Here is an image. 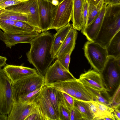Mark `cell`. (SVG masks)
<instances>
[{"mask_svg": "<svg viewBox=\"0 0 120 120\" xmlns=\"http://www.w3.org/2000/svg\"><path fill=\"white\" fill-rule=\"evenodd\" d=\"M53 36L47 31L39 33L30 41V49L26 53L30 63L43 76L55 59L52 52Z\"/></svg>", "mask_w": 120, "mask_h": 120, "instance_id": "cell-1", "label": "cell"}, {"mask_svg": "<svg viewBox=\"0 0 120 120\" xmlns=\"http://www.w3.org/2000/svg\"><path fill=\"white\" fill-rule=\"evenodd\" d=\"M120 30V11L113 7L106 8L99 33L93 41L106 48L111 39Z\"/></svg>", "mask_w": 120, "mask_h": 120, "instance_id": "cell-2", "label": "cell"}, {"mask_svg": "<svg viewBox=\"0 0 120 120\" xmlns=\"http://www.w3.org/2000/svg\"><path fill=\"white\" fill-rule=\"evenodd\" d=\"M85 56L94 70L101 73L107 61L108 56L106 48L94 41L85 44Z\"/></svg>", "mask_w": 120, "mask_h": 120, "instance_id": "cell-3", "label": "cell"}, {"mask_svg": "<svg viewBox=\"0 0 120 120\" xmlns=\"http://www.w3.org/2000/svg\"><path fill=\"white\" fill-rule=\"evenodd\" d=\"M45 85L44 76L38 72L19 80L12 85L13 101Z\"/></svg>", "mask_w": 120, "mask_h": 120, "instance_id": "cell-4", "label": "cell"}, {"mask_svg": "<svg viewBox=\"0 0 120 120\" xmlns=\"http://www.w3.org/2000/svg\"><path fill=\"white\" fill-rule=\"evenodd\" d=\"M120 57L108 56L101 73L109 92L117 88L120 84Z\"/></svg>", "mask_w": 120, "mask_h": 120, "instance_id": "cell-5", "label": "cell"}, {"mask_svg": "<svg viewBox=\"0 0 120 120\" xmlns=\"http://www.w3.org/2000/svg\"><path fill=\"white\" fill-rule=\"evenodd\" d=\"M13 101L12 85L3 69L0 68V113L8 115Z\"/></svg>", "mask_w": 120, "mask_h": 120, "instance_id": "cell-6", "label": "cell"}, {"mask_svg": "<svg viewBox=\"0 0 120 120\" xmlns=\"http://www.w3.org/2000/svg\"><path fill=\"white\" fill-rule=\"evenodd\" d=\"M6 10H13L26 15L28 23L35 27L39 33V19L38 0H27L7 7Z\"/></svg>", "mask_w": 120, "mask_h": 120, "instance_id": "cell-7", "label": "cell"}, {"mask_svg": "<svg viewBox=\"0 0 120 120\" xmlns=\"http://www.w3.org/2000/svg\"><path fill=\"white\" fill-rule=\"evenodd\" d=\"M44 77L45 85L47 86L76 79L69 71L65 68L57 59L48 68Z\"/></svg>", "mask_w": 120, "mask_h": 120, "instance_id": "cell-8", "label": "cell"}, {"mask_svg": "<svg viewBox=\"0 0 120 120\" xmlns=\"http://www.w3.org/2000/svg\"><path fill=\"white\" fill-rule=\"evenodd\" d=\"M39 28L41 32L50 29L55 18L58 5L44 0H38Z\"/></svg>", "mask_w": 120, "mask_h": 120, "instance_id": "cell-9", "label": "cell"}, {"mask_svg": "<svg viewBox=\"0 0 120 120\" xmlns=\"http://www.w3.org/2000/svg\"><path fill=\"white\" fill-rule=\"evenodd\" d=\"M73 0H64L58 5L50 29L56 31L70 23L73 13Z\"/></svg>", "mask_w": 120, "mask_h": 120, "instance_id": "cell-10", "label": "cell"}, {"mask_svg": "<svg viewBox=\"0 0 120 120\" xmlns=\"http://www.w3.org/2000/svg\"><path fill=\"white\" fill-rule=\"evenodd\" d=\"M79 81L86 86L101 93L106 94L109 92L107 88L101 73L90 70L80 75Z\"/></svg>", "mask_w": 120, "mask_h": 120, "instance_id": "cell-11", "label": "cell"}, {"mask_svg": "<svg viewBox=\"0 0 120 120\" xmlns=\"http://www.w3.org/2000/svg\"><path fill=\"white\" fill-rule=\"evenodd\" d=\"M32 102L44 120H59L55 111L42 89L40 94Z\"/></svg>", "mask_w": 120, "mask_h": 120, "instance_id": "cell-12", "label": "cell"}, {"mask_svg": "<svg viewBox=\"0 0 120 120\" xmlns=\"http://www.w3.org/2000/svg\"><path fill=\"white\" fill-rule=\"evenodd\" d=\"M35 108L33 102L13 101L7 120H25L33 112Z\"/></svg>", "mask_w": 120, "mask_h": 120, "instance_id": "cell-13", "label": "cell"}, {"mask_svg": "<svg viewBox=\"0 0 120 120\" xmlns=\"http://www.w3.org/2000/svg\"><path fill=\"white\" fill-rule=\"evenodd\" d=\"M12 85L19 80L38 72L36 69L22 65L6 64L3 69Z\"/></svg>", "mask_w": 120, "mask_h": 120, "instance_id": "cell-14", "label": "cell"}, {"mask_svg": "<svg viewBox=\"0 0 120 120\" xmlns=\"http://www.w3.org/2000/svg\"><path fill=\"white\" fill-rule=\"evenodd\" d=\"M107 5L104 4L97 18L90 24L81 30L88 41H93L96 37L102 25Z\"/></svg>", "mask_w": 120, "mask_h": 120, "instance_id": "cell-15", "label": "cell"}, {"mask_svg": "<svg viewBox=\"0 0 120 120\" xmlns=\"http://www.w3.org/2000/svg\"><path fill=\"white\" fill-rule=\"evenodd\" d=\"M4 33L7 40L5 44L6 47L11 49L12 46L18 44L30 43L32 40L39 33L36 30L32 32L23 34H12L5 32Z\"/></svg>", "mask_w": 120, "mask_h": 120, "instance_id": "cell-16", "label": "cell"}, {"mask_svg": "<svg viewBox=\"0 0 120 120\" xmlns=\"http://www.w3.org/2000/svg\"><path fill=\"white\" fill-rule=\"evenodd\" d=\"M86 0H73V13L71 20L72 27L78 30L83 28V14Z\"/></svg>", "mask_w": 120, "mask_h": 120, "instance_id": "cell-17", "label": "cell"}, {"mask_svg": "<svg viewBox=\"0 0 120 120\" xmlns=\"http://www.w3.org/2000/svg\"><path fill=\"white\" fill-rule=\"evenodd\" d=\"M77 30L71 28L57 51L55 58H58L74 49L77 32Z\"/></svg>", "mask_w": 120, "mask_h": 120, "instance_id": "cell-18", "label": "cell"}, {"mask_svg": "<svg viewBox=\"0 0 120 120\" xmlns=\"http://www.w3.org/2000/svg\"><path fill=\"white\" fill-rule=\"evenodd\" d=\"M79 82L78 79H76L60 82L48 86H51L65 93L74 99Z\"/></svg>", "mask_w": 120, "mask_h": 120, "instance_id": "cell-19", "label": "cell"}, {"mask_svg": "<svg viewBox=\"0 0 120 120\" xmlns=\"http://www.w3.org/2000/svg\"><path fill=\"white\" fill-rule=\"evenodd\" d=\"M72 27V24L69 23L58 30L56 33L54 35L52 52L55 59L59 48Z\"/></svg>", "mask_w": 120, "mask_h": 120, "instance_id": "cell-20", "label": "cell"}, {"mask_svg": "<svg viewBox=\"0 0 120 120\" xmlns=\"http://www.w3.org/2000/svg\"><path fill=\"white\" fill-rule=\"evenodd\" d=\"M42 90L48 98L59 120V106L60 101V91L52 87L45 85L43 86Z\"/></svg>", "mask_w": 120, "mask_h": 120, "instance_id": "cell-21", "label": "cell"}, {"mask_svg": "<svg viewBox=\"0 0 120 120\" xmlns=\"http://www.w3.org/2000/svg\"><path fill=\"white\" fill-rule=\"evenodd\" d=\"M106 49L108 56L120 57V30L113 38Z\"/></svg>", "mask_w": 120, "mask_h": 120, "instance_id": "cell-22", "label": "cell"}, {"mask_svg": "<svg viewBox=\"0 0 120 120\" xmlns=\"http://www.w3.org/2000/svg\"><path fill=\"white\" fill-rule=\"evenodd\" d=\"M15 23L14 21L0 19V28L4 32L9 34H17L28 33L25 32L16 26Z\"/></svg>", "mask_w": 120, "mask_h": 120, "instance_id": "cell-23", "label": "cell"}, {"mask_svg": "<svg viewBox=\"0 0 120 120\" xmlns=\"http://www.w3.org/2000/svg\"><path fill=\"white\" fill-rule=\"evenodd\" d=\"M74 98V99L87 102H91L94 100L87 88L80 81Z\"/></svg>", "mask_w": 120, "mask_h": 120, "instance_id": "cell-24", "label": "cell"}, {"mask_svg": "<svg viewBox=\"0 0 120 120\" xmlns=\"http://www.w3.org/2000/svg\"><path fill=\"white\" fill-rule=\"evenodd\" d=\"M74 107L79 112L83 120H93V117L85 101L75 99Z\"/></svg>", "mask_w": 120, "mask_h": 120, "instance_id": "cell-25", "label": "cell"}, {"mask_svg": "<svg viewBox=\"0 0 120 120\" xmlns=\"http://www.w3.org/2000/svg\"><path fill=\"white\" fill-rule=\"evenodd\" d=\"M92 102L96 107L100 115V117L96 120H99L100 118L104 117H109L112 120H116L113 113L114 109L113 108L109 107L96 100Z\"/></svg>", "mask_w": 120, "mask_h": 120, "instance_id": "cell-26", "label": "cell"}, {"mask_svg": "<svg viewBox=\"0 0 120 120\" xmlns=\"http://www.w3.org/2000/svg\"><path fill=\"white\" fill-rule=\"evenodd\" d=\"M0 19L28 22V16L26 15L17 11L6 9L0 15Z\"/></svg>", "mask_w": 120, "mask_h": 120, "instance_id": "cell-27", "label": "cell"}, {"mask_svg": "<svg viewBox=\"0 0 120 120\" xmlns=\"http://www.w3.org/2000/svg\"><path fill=\"white\" fill-rule=\"evenodd\" d=\"M104 4V0H101L96 5L89 4L88 18L86 26L90 24L97 18Z\"/></svg>", "mask_w": 120, "mask_h": 120, "instance_id": "cell-28", "label": "cell"}, {"mask_svg": "<svg viewBox=\"0 0 120 120\" xmlns=\"http://www.w3.org/2000/svg\"><path fill=\"white\" fill-rule=\"evenodd\" d=\"M59 107V120H70L69 111L64 104L62 98L60 99Z\"/></svg>", "mask_w": 120, "mask_h": 120, "instance_id": "cell-29", "label": "cell"}, {"mask_svg": "<svg viewBox=\"0 0 120 120\" xmlns=\"http://www.w3.org/2000/svg\"><path fill=\"white\" fill-rule=\"evenodd\" d=\"M43 86L20 97L16 101H19L25 102H32L40 94Z\"/></svg>", "mask_w": 120, "mask_h": 120, "instance_id": "cell-30", "label": "cell"}, {"mask_svg": "<svg viewBox=\"0 0 120 120\" xmlns=\"http://www.w3.org/2000/svg\"><path fill=\"white\" fill-rule=\"evenodd\" d=\"M86 86L91 94L94 100H96L109 107H112L109 101L102 96L101 95V93L91 88Z\"/></svg>", "mask_w": 120, "mask_h": 120, "instance_id": "cell-31", "label": "cell"}, {"mask_svg": "<svg viewBox=\"0 0 120 120\" xmlns=\"http://www.w3.org/2000/svg\"><path fill=\"white\" fill-rule=\"evenodd\" d=\"M120 86L119 84L113 96L109 99V101L113 108H120Z\"/></svg>", "mask_w": 120, "mask_h": 120, "instance_id": "cell-32", "label": "cell"}, {"mask_svg": "<svg viewBox=\"0 0 120 120\" xmlns=\"http://www.w3.org/2000/svg\"><path fill=\"white\" fill-rule=\"evenodd\" d=\"M72 52L71 51L57 58L63 66L68 71H69V67Z\"/></svg>", "mask_w": 120, "mask_h": 120, "instance_id": "cell-33", "label": "cell"}, {"mask_svg": "<svg viewBox=\"0 0 120 120\" xmlns=\"http://www.w3.org/2000/svg\"><path fill=\"white\" fill-rule=\"evenodd\" d=\"M62 93L64 104L69 111L71 109L74 107L75 99L67 93L63 92H62Z\"/></svg>", "mask_w": 120, "mask_h": 120, "instance_id": "cell-34", "label": "cell"}, {"mask_svg": "<svg viewBox=\"0 0 120 120\" xmlns=\"http://www.w3.org/2000/svg\"><path fill=\"white\" fill-rule=\"evenodd\" d=\"M69 112L70 120H83L79 112L74 107L70 109Z\"/></svg>", "mask_w": 120, "mask_h": 120, "instance_id": "cell-35", "label": "cell"}, {"mask_svg": "<svg viewBox=\"0 0 120 120\" xmlns=\"http://www.w3.org/2000/svg\"><path fill=\"white\" fill-rule=\"evenodd\" d=\"M22 2L19 0H3L0 2V7L5 9L17 4Z\"/></svg>", "mask_w": 120, "mask_h": 120, "instance_id": "cell-36", "label": "cell"}, {"mask_svg": "<svg viewBox=\"0 0 120 120\" xmlns=\"http://www.w3.org/2000/svg\"><path fill=\"white\" fill-rule=\"evenodd\" d=\"M88 5L89 4L87 3L86 0L83 11V28L82 29L85 28L86 26L88 18Z\"/></svg>", "mask_w": 120, "mask_h": 120, "instance_id": "cell-37", "label": "cell"}, {"mask_svg": "<svg viewBox=\"0 0 120 120\" xmlns=\"http://www.w3.org/2000/svg\"><path fill=\"white\" fill-rule=\"evenodd\" d=\"M44 120V119L40 113L38 112L35 106L34 110L25 120Z\"/></svg>", "mask_w": 120, "mask_h": 120, "instance_id": "cell-38", "label": "cell"}, {"mask_svg": "<svg viewBox=\"0 0 120 120\" xmlns=\"http://www.w3.org/2000/svg\"><path fill=\"white\" fill-rule=\"evenodd\" d=\"M114 111L113 113L114 116L116 120H120V108H113Z\"/></svg>", "mask_w": 120, "mask_h": 120, "instance_id": "cell-39", "label": "cell"}, {"mask_svg": "<svg viewBox=\"0 0 120 120\" xmlns=\"http://www.w3.org/2000/svg\"><path fill=\"white\" fill-rule=\"evenodd\" d=\"M104 4H120V0H104Z\"/></svg>", "mask_w": 120, "mask_h": 120, "instance_id": "cell-40", "label": "cell"}, {"mask_svg": "<svg viewBox=\"0 0 120 120\" xmlns=\"http://www.w3.org/2000/svg\"><path fill=\"white\" fill-rule=\"evenodd\" d=\"M7 60V59L6 57L0 56V68L6 64V62Z\"/></svg>", "mask_w": 120, "mask_h": 120, "instance_id": "cell-41", "label": "cell"}, {"mask_svg": "<svg viewBox=\"0 0 120 120\" xmlns=\"http://www.w3.org/2000/svg\"><path fill=\"white\" fill-rule=\"evenodd\" d=\"M0 40L3 42L5 44L7 40L5 37L4 32H3L0 28Z\"/></svg>", "mask_w": 120, "mask_h": 120, "instance_id": "cell-42", "label": "cell"}, {"mask_svg": "<svg viewBox=\"0 0 120 120\" xmlns=\"http://www.w3.org/2000/svg\"><path fill=\"white\" fill-rule=\"evenodd\" d=\"M51 3L54 4L58 5L64 0H44Z\"/></svg>", "mask_w": 120, "mask_h": 120, "instance_id": "cell-43", "label": "cell"}, {"mask_svg": "<svg viewBox=\"0 0 120 120\" xmlns=\"http://www.w3.org/2000/svg\"><path fill=\"white\" fill-rule=\"evenodd\" d=\"M89 4L96 5L98 4L101 0H86Z\"/></svg>", "mask_w": 120, "mask_h": 120, "instance_id": "cell-44", "label": "cell"}, {"mask_svg": "<svg viewBox=\"0 0 120 120\" xmlns=\"http://www.w3.org/2000/svg\"><path fill=\"white\" fill-rule=\"evenodd\" d=\"M7 116L0 113V120H7Z\"/></svg>", "mask_w": 120, "mask_h": 120, "instance_id": "cell-45", "label": "cell"}, {"mask_svg": "<svg viewBox=\"0 0 120 120\" xmlns=\"http://www.w3.org/2000/svg\"><path fill=\"white\" fill-rule=\"evenodd\" d=\"M5 10V9L2 8L0 7V15Z\"/></svg>", "mask_w": 120, "mask_h": 120, "instance_id": "cell-46", "label": "cell"}, {"mask_svg": "<svg viewBox=\"0 0 120 120\" xmlns=\"http://www.w3.org/2000/svg\"><path fill=\"white\" fill-rule=\"evenodd\" d=\"M19 0L21 1H24L27 0Z\"/></svg>", "mask_w": 120, "mask_h": 120, "instance_id": "cell-47", "label": "cell"}, {"mask_svg": "<svg viewBox=\"0 0 120 120\" xmlns=\"http://www.w3.org/2000/svg\"><path fill=\"white\" fill-rule=\"evenodd\" d=\"M3 0H0V2L1 1Z\"/></svg>", "mask_w": 120, "mask_h": 120, "instance_id": "cell-48", "label": "cell"}]
</instances>
